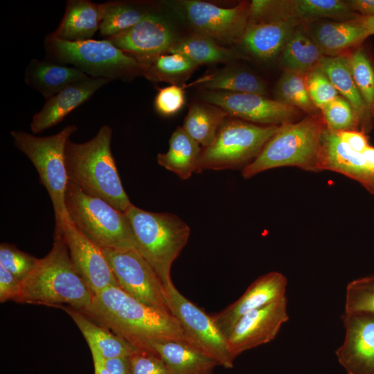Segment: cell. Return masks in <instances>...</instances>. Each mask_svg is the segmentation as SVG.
Returning a JSON list of instances; mask_svg holds the SVG:
<instances>
[{"instance_id":"6da1fadb","label":"cell","mask_w":374,"mask_h":374,"mask_svg":"<svg viewBox=\"0 0 374 374\" xmlns=\"http://www.w3.org/2000/svg\"><path fill=\"white\" fill-rule=\"evenodd\" d=\"M83 312L137 350L157 353L151 344L160 341L190 344L171 314L138 301L118 286H109L95 294L91 306Z\"/></svg>"},{"instance_id":"7a4b0ae2","label":"cell","mask_w":374,"mask_h":374,"mask_svg":"<svg viewBox=\"0 0 374 374\" xmlns=\"http://www.w3.org/2000/svg\"><path fill=\"white\" fill-rule=\"evenodd\" d=\"M113 131L108 125L84 143L68 141L65 163L69 182L84 193L103 199L125 213L132 203L123 188L111 150Z\"/></svg>"},{"instance_id":"3957f363","label":"cell","mask_w":374,"mask_h":374,"mask_svg":"<svg viewBox=\"0 0 374 374\" xmlns=\"http://www.w3.org/2000/svg\"><path fill=\"white\" fill-rule=\"evenodd\" d=\"M93 296L72 262L62 231L55 229L52 248L22 283L18 303L65 305L84 312L91 306Z\"/></svg>"},{"instance_id":"277c9868","label":"cell","mask_w":374,"mask_h":374,"mask_svg":"<svg viewBox=\"0 0 374 374\" xmlns=\"http://www.w3.org/2000/svg\"><path fill=\"white\" fill-rule=\"evenodd\" d=\"M125 213L139 252L153 267L164 287L172 283L171 267L188 242V225L175 214L150 212L134 204Z\"/></svg>"},{"instance_id":"5b68a950","label":"cell","mask_w":374,"mask_h":374,"mask_svg":"<svg viewBox=\"0 0 374 374\" xmlns=\"http://www.w3.org/2000/svg\"><path fill=\"white\" fill-rule=\"evenodd\" d=\"M326 127L322 115L319 114L283 125L256 159L242 169V175L248 179L263 171L283 166L317 172V155Z\"/></svg>"},{"instance_id":"8992f818","label":"cell","mask_w":374,"mask_h":374,"mask_svg":"<svg viewBox=\"0 0 374 374\" xmlns=\"http://www.w3.org/2000/svg\"><path fill=\"white\" fill-rule=\"evenodd\" d=\"M76 130L77 126L71 124L47 136H37L20 130L10 132L15 146L32 162L41 184L48 193L54 211L55 229H62L69 221L65 205L69 183L65 148L70 136Z\"/></svg>"},{"instance_id":"52a82bcc","label":"cell","mask_w":374,"mask_h":374,"mask_svg":"<svg viewBox=\"0 0 374 374\" xmlns=\"http://www.w3.org/2000/svg\"><path fill=\"white\" fill-rule=\"evenodd\" d=\"M65 205L69 220L102 249H136L137 243L125 213L69 182Z\"/></svg>"},{"instance_id":"ba28073f","label":"cell","mask_w":374,"mask_h":374,"mask_svg":"<svg viewBox=\"0 0 374 374\" xmlns=\"http://www.w3.org/2000/svg\"><path fill=\"white\" fill-rule=\"evenodd\" d=\"M44 46L46 60L71 64L91 78L112 81L141 74L137 60L105 39L68 42L50 33Z\"/></svg>"},{"instance_id":"9c48e42d","label":"cell","mask_w":374,"mask_h":374,"mask_svg":"<svg viewBox=\"0 0 374 374\" xmlns=\"http://www.w3.org/2000/svg\"><path fill=\"white\" fill-rule=\"evenodd\" d=\"M283 126L259 125L227 116L212 143L202 149L196 172L205 170L243 169L256 159Z\"/></svg>"},{"instance_id":"30bf717a","label":"cell","mask_w":374,"mask_h":374,"mask_svg":"<svg viewBox=\"0 0 374 374\" xmlns=\"http://www.w3.org/2000/svg\"><path fill=\"white\" fill-rule=\"evenodd\" d=\"M171 314L179 323L189 343L216 360L226 368L233 366L226 339L216 326L212 316L207 314L175 287L173 283L165 287Z\"/></svg>"},{"instance_id":"8fae6325","label":"cell","mask_w":374,"mask_h":374,"mask_svg":"<svg viewBox=\"0 0 374 374\" xmlns=\"http://www.w3.org/2000/svg\"><path fill=\"white\" fill-rule=\"evenodd\" d=\"M102 249L121 288L138 301L171 314L161 280L138 249Z\"/></svg>"},{"instance_id":"7c38bea8","label":"cell","mask_w":374,"mask_h":374,"mask_svg":"<svg viewBox=\"0 0 374 374\" xmlns=\"http://www.w3.org/2000/svg\"><path fill=\"white\" fill-rule=\"evenodd\" d=\"M177 8L194 33L218 44L239 40L248 23V4L245 3L222 8L204 1L184 0L177 3Z\"/></svg>"},{"instance_id":"4fadbf2b","label":"cell","mask_w":374,"mask_h":374,"mask_svg":"<svg viewBox=\"0 0 374 374\" xmlns=\"http://www.w3.org/2000/svg\"><path fill=\"white\" fill-rule=\"evenodd\" d=\"M205 102L216 105L229 116L262 125H282L294 123L299 109L279 100L255 93L204 90Z\"/></svg>"},{"instance_id":"5bb4252c","label":"cell","mask_w":374,"mask_h":374,"mask_svg":"<svg viewBox=\"0 0 374 374\" xmlns=\"http://www.w3.org/2000/svg\"><path fill=\"white\" fill-rule=\"evenodd\" d=\"M288 320L286 296L244 315L226 338L231 357L271 341Z\"/></svg>"},{"instance_id":"9a60e30c","label":"cell","mask_w":374,"mask_h":374,"mask_svg":"<svg viewBox=\"0 0 374 374\" xmlns=\"http://www.w3.org/2000/svg\"><path fill=\"white\" fill-rule=\"evenodd\" d=\"M343 344L335 351L348 374H374V313L345 312Z\"/></svg>"},{"instance_id":"2e32d148","label":"cell","mask_w":374,"mask_h":374,"mask_svg":"<svg viewBox=\"0 0 374 374\" xmlns=\"http://www.w3.org/2000/svg\"><path fill=\"white\" fill-rule=\"evenodd\" d=\"M57 230L62 231L74 266L94 295L109 286L120 287L101 247L70 221Z\"/></svg>"},{"instance_id":"e0dca14e","label":"cell","mask_w":374,"mask_h":374,"mask_svg":"<svg viewBox=\"0 0 374 374\" xmlns=\"http://www.w3.org/2000/svg\"><path fill=\"white\" fill-rule=\"evenodd\" d=\"M105 39L134 57L166 53L177 41L168 21L154 9L132 28Z\"/></svg>"},{"instance_id":"ac0fdd59","label":"cell","mask_w":374,"mask_h":374,"mask_svg":"<svg viewBox=\"0 0 374 374\" xmlns=\"http://www.w3.org/2000/svg\"><path fill=\"white\" fill-rule=\"evenodd\" d=\"M287 285L286 276L278 271L259 276L237 301L212 316L216 326L226 338L244 315L285 296Z\"/></svg>"},{"instance_id":"d6986e66","label":"cell","mask_w":374,"mask_h":374,"mask_svg":"<svg viewBox=\"0 0 374 374\" xmlns=\"http://www.w3.org/2000/svg\"><path fill=\"white\" fill-rule=\"evenodd\" d=\"M317 170L341 173L361 184L374 194V171L366 165L362 153L353 150L337 132L326 127L321 139Z\"/></svg>"},{"instance_id":"ffe728a7","label":"cell","mask_w":374,"mask_h":374,"mask_svg":"<svg viewBox=\"0 0 374 374\" xmlns=\"http://www.w3.org/2000/svg\"><path fill=\"white\" fill-rule=\"evenodd\" d=\"M110 81L105 78L88 77L68 86L47 99L42 108L33 117L30 124L31 132L39 134L60 123Z\"/></svg>"},{"instance_id":"44dd1931","label":"cell","mask_w":374,"mask_h":374,"mask_svg":"<svg viewBox=\"0 0 374 374\" xmlns=\"http://www.w3.org/2000/svg\"><path fill=\"white\" fill-rule=\"evenodd\" d=\"M298 24L292 18L249 21L239 41L256 58L270 60L282 52Z\"/></svg>"},{"instance_id":"7402d4cb","label":"cell","mask_w":374,"mask_h":374,"mask_svg":"<svg viewBox=\"0 0 374 374\" xmlns=\"http://www.w3.org/2000/svg\"><path fill=\"white\" fill-rule=\"evenodd\" d=\"M88 77L73 66L36 58L30 60L24 73L26 84L39 92L46 100Z\"/></svg>"},{"instance_id":"603a6c76","label":"cell","mask_w":374,"mask_h":374,"mask_svg":"<svg viewBox=\"0 0 374 374\" xmlns=\"http://www.w3.org/2000/svg\"><path fill=\"white\" fill-rule=\"evenodd\" d=\"M100 3L89 0H69L61 21L52 33L68 42L91 39L100 30Z\"/></svg>"},{"instance_id":"cb8c5ba5","label":"cell","mask_w":374,"mask_h":374,"mask_svg":"<svg viewBox=\"0 0 374 374\" xmlns=\"http://www.w3.org/2000/svg\"><path fill=\"white\" fill-rule=\"evenodd\" d=\"M152 349L163 359L172 374H213L217 362L186 342L160 341Z\"/></svg>"},{"instance_id":"d4e9b609","label":"cell","mask_w":374,"mask_h":374,"mask_svg":"<svg viewBox=\"0 0 374 374\" xmlns=\"http://www.w3.org/2000/svg\"><path fill=\"white\" fill-rule=\"evenodd\" d=\"M55 308L69 314L82 332L88 346H95L105 359L130 356L136 350L127 341L82 311L65 305H59Z\"/></svg>"},{"instance_id":"484cf974","label":"cell","mask_w":374,"mask_h":374,"mask_svg":"<svg viewBox=\"0 0 374 374\" xmlns=\"http://www.w3.org/2000/svg\"><path fill=\"white\" fill-rule=\"evenodd\" d=\"M141 74L152 82L180 84L190 78L198 65L186 56L166 52L157 55L134 57Z\"/></svg>"},{"instance_id":"4316f807","label":"cell","mask_w":374,"mask_h":374,"mask_svg":"<svg viewBox=\"0 0 374 374\" xmlns=\"http://www.w3.org/2000/svg\"><path fill=\"white\" fill-rule=\"evenodd\" d=\"M202 151L201 145L179 126L170 136L168 150L157 154V159L161 166L186 180L197 172Z\"/></svg>"},{"instance_id":"83f0119b","label":"cell","mask_w":374,"mask_h":374,"mask_svg":"<svg viewBox=\"0 0 374 374\" xmlns=\"http://www.w3.org/2000/svg\"><path fill=\"white\" fill-rule=\"evenodd\" d=\"M310 37L323 54L334 55L359 44L368 35L353 19L317 24L312 28Z\"/></svg>"},{"instance_id":"f1b7e54d","label":"cell","mask_w":374,"mask_h":374,"mask_svg":"<svg viewBox=\"0 0 374 374\" xmlns=\"http://www.w3.org/2000/svg\"><path fill=\"white\" fill-rule=\"evenodd\" d=\"M328 78L334 87L353 107L359 123L368 121V109L350 71L348 57L324 56L317 66Z\"/></svg>"},{"instance_id":"f546056e","label":"cell","mask_w":374,"mask_h":374,"mask_svg":"<svg viewBox=\"0 0 374 374\" xmlns=\"http://www.w3.org/2000/svg\"><path fill=\"white\" fill-rule=\"evenodd\" d=\"M168 52L182 54L198 66L226 63L242 57L239 52L196 33L177 39Z\"/></svg>"},{"instance_id":"4dcf8cb0","label":"cell","mask_w":374,"mask_h":374,"mask_svg":"<svg viewBox=\"0 0 374 374\" xmlns=\"http://www.w3.org/2000/svg\"><path fill=\"white\" fill-rule=\"evenodd\" d=\"M227 116L216 105L205 101L195 103L190 107L182 127L203 149L212 143Z\"/></svg>"},{"instance_id":"1f68e13d","label":"cell","mask_w":374,"mask_h":374,"mask_svg":"<svg viewBox=\"0 0 374 374\" xmlns=\"http://www.w3.org/2000/svg\"><path fill=\"white\" fill-rule=\"evenodd\" d=\"M100 4V35L105 38L121 33L139 23L152 9L149 6L125 1Z\"/></svg>"},{"instance_id":"d6a6232c","label":"cell","mask_w":374,"mask_h":374,"mask_svg":"<svg viewBox=\"0 0 374 374\" xmlns=\"http://www.w3.org/2000/svg\"><path fill=\"white\" fill-rule=\"evenodd\" d=\"M353 11L341 0L278 1V17L299 21L350 17Z\"/></svg>"},{"instance_id":"836d02e7","label":"cell","mask_w":374,"mask_h":374,"mask_svg":"<svg viewBox=\"0 0 374 374\" xmlns=\"http://www.w3.org/2000/svg\"><path fill=\"white\" fill-rule=\"evenodd\" d=\"M199 84L204 90L261 96L267 93V87L258 76L233 66H226L204 77Z\"/></svg>"},{"instance_id":"e575fe53","label":"cell","mask_w":374,"mask_h":374,"mask_svg":"<svg viewBox=\"0 0 374 374\" xmlns=\"http://www.w3.org/2000/svg\"><path fill=\"white\" fill-rule=\"evenodd\" d=\"M281 54V64L287 70L306 73L318 66L323 52L305 30L296 28Z\"/></svg>"},{"instance_id":"d590c367","label":"cell","mask_w":374,"mask_h":374,"mask_svg":"<svg viewBox=\"0 0 374 374\" xmlns=\"http://www.w3.org/2000/svg\"><path fill=\"white\" fill-rule=\"evenodd\" d=\"M275 93L276 100L314 114L316 106L308 93L305 73L285 69L276 84Z\"/></svg>"},{"instance_id":"8d00e7d4","label":"cell","mask_w":374,"mask_h":374,"mask_svg":"<svg viewBox=\"0 0 374 374\" xmlns=\"http://www.w3.org/2000/svg\"><path fill=\"white\" fill-rule=\"evenodd\" d=\"M350 71L368 109L374 110V68L361 48L355 50L349 57Z\"/></svg>"},{"instance_id":"74e56055","label":"cell","mask_w":374,"mask_h":374,"mask_svg":"<svg viewBox=\"0 0 374 374\" xmlns=\"http://www.w3.org/2000/svg\"><path fill=\"white\" fill-rule=\"evenodd\" d=\"M321 110L326 127L332 131L355 130L359 125L353 107L340 96L323 106Z\"/></svg>"},{"instance_id":"f35d334b","label":"cell","mask_w":374,"mask_h":374,"mask_svg":"<svg viewBox=\"0 0 374 374\" xmlns=\"http://www.w3.org/2000/svg\"><path fill=\"white\" fill-rule=\"evenodd\" d=\"M374 313V275L353 280L346 287L345 312Z\"/></svg>"},{"instance_id":"ab89813d","label":"cell","mask_w":374,"mask_h":374,"mask_svg":"<svg viewBox=\"0 0 374 374\" xmlns=\"http://www.w3.org/2000/svg\"><path fill=\"white\" fill-rule=\"evenodd\" d=\"M39 260L14 244L7 242L0 244V265L21 283L32 273Z\"/></svg>"},{"instance_id":"60d3db41","label":"cell","mask_w":374,"mask_h":374,"mask_svg":"<svg viewBox=\"0 0 374 374\" xmlns=\"http://www.w3.org/2000/svg\"><path fill=\"white\" fill-rule=\"evenodd\" d=\"M305 80L310 99L320 109L339 96L328 78L318 66L305 73Z\"/></svg>"},{"instance_id":"b9f144b4","label":"cell","mask_w":374,"mask_h":374,"mask_svg":"<svg viewBox=\"0 0 374 374\" xmlns=\"http://www.w3.org/2000/svg\"><path fill=\"white\" fill-rule=\"evenodd\" d=\"M186 102L185 91L181 85L170 84L158 90L154 106L159 114L170 116L176 114Z\"/></svg>"},{"instance_id":"7bdbcfd3","label":"cell","mask_w":374,"mask_h":374,"mask_svg":"<svg viewBox=\"0 0 374 374\" xmlns=\"http://www.w3.org/2000/svg\"><path fill=\"white\" fill-rule=\"evenodd\" d=\"M130 359L131 374H172L157 353L136 350Z\"/></svg>"},{"instance_id":"ee69618b","label":"cell","mask_w":374,"mask_h":374,"mask_svg":"<svg viewBox=\"0 0 374 374\" xmlns=\"http://www.w3.org/2000/svg\"><path fill=\"white\" fill-rule=\"evenodd\" d=\"M22 291V283L0 265V302L19 301Z\"/></svg>"},{"instance_id":"f6af8a7d","label":"cell","mask_w":374,"mask_h":374,"mask_svg":"<svg viewBox=\"0 0 374 374\" xmlns=\"http://www.w3.org/2000/svg\"><path fill=\"white\" fill-rule=\"evenodd\" d=\"M341 139L355 152L362 153L368 147V140L363 132L346 130L337 132Z\"/></svg>"},{"instance_id":"bcb514c9","label":"cell","mask_w":374,"mask_h":374,"mask_svg":"<svg viewBox=\"0 0 374 374\" xmlns=\"http://www.w3.org/2000/svg\"><path fill=\"white\" fill-rule=\"evenodd\" d=\"M105 364L110 374H131L130 356L105 359Z\"/></svg>"},{"instance_id":"7dc6e473","label":"cell","mask_w":374,"mask_h":374,"mask_svg":"<svg viewBox=\"0 0 374 374\" xmlns=\"http://www.w3.org/2000/svg\"><path fill=\"white\" fill-rule=\"evenodd\" d=\"M352 11H357L361 16H374V0L346 1Z\"/></svg>"},{"instance_id":"c3c4849f","label":"cell","mask_w":374,"mask_h":374,"mask_svg":"<svg viewBox=\"0 0 374 374\" xmlns=\"http://www.w3.org/2000/svg\"><path fill=\"white\" fill-rule=\"evenodd\" d=\"M94 366V374H110L106 364L105 358L100 352L93 346H89Z\"/></svg>"},{"instance_id":"681fc988","label":"cell","mask_w":374,"mask_h":374,"mask_svg":"<svg viewBox=\"0 0 374 374\" xmlns=\"http://www.w3.org/2000/svg\"><path fill=\"white\" fill-rule=\"evenodd\" d=\"M366 32L368 36L374 34V16H358L353 19Z\"/></svg>"},{"instance_id":"f907efd6","label":"cell","mask_w":374,"mask_h":374,"mask_svg":"<svg viewBox=\"0 0 374 374\" xmlns=\"http://www.w3.org/2000/svg\"><path fill=\"white\" fill-rule=\"evenodd\" d=\"M367 166L374 171V147L369 146L362 152Z\"/></svg>"}]
</instances>
